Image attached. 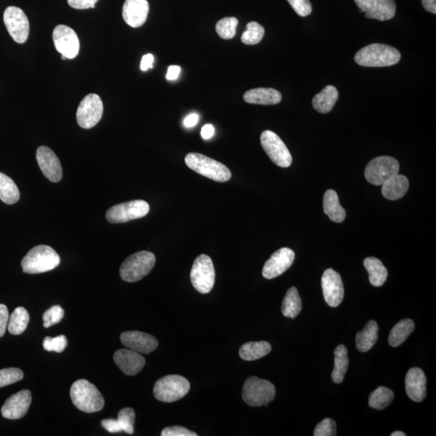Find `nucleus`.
Wrapping results in <instances>:
<instances>
[{"label":"nucleus","mask_w":436,"mask_h":436,"mask_svg":"<svg viewBox=\"0 0 436 436\" xmlns=\"http://www.w3.org/2000/svg\"><path fill=\"white\" fill-rule=\"evenodd\" d=\"M401 53L390 45L375 43L367 45L355 56L358 65L365 67H385L397 64L401 60Z\"/></svg>","instance_id":"f257e3e1"},{"label":"nucleus","mask_w":436,"mask_h":436,"mask_svg":"<svg viewBox=\"0 0 436 436\" xmlns=\"http://www.w3.org/2000/svg\"><path fill=\"white\" fill-rule=\"evenodd\" d=\"M60 262V256L52 247L39 245L23 258L21 267L25 274H39L56 269Z\"/></svg>","instance_id":"f03ea898"},{"label":"nucleus","mask_w":436,"mask_h":436,"mask_svg":"<svg viewBox=\"0 0 436 436\" xmlns=\"http://www.w3.org/2000/svg\"><path fill=\"white\" fill-rule=\"evenodd\" d=\"M71 398L75 407L85 413L101 411L104 407V399L101 392L88 380L75 381L71 388Z\"/></svg>","instance_id":"7ed1b4c3"},{"label":"nucleus","mask_w":436,"mask_h":436,"mask_svg":"<svg viewBox=\"0 0 436 436\" xmlns=\"http://www.w3.org/2000/svg\"><path fill=\"white\" fill-rule=\"evenodd\" d=\"M185 163L190 169L197 172L199 175L216 182L229 181L232 177L231 171L223 163L213 160L204 154L199 153H189L185 157Z\"/></svg>","instance_id":"20e7f679"},{"label":"nucleus","mask_w":436,"mask_h":436,"mask_svg":"<svg viewBox=\"0 0 436 436\" xmlns=\"http://www.w3.org/2000/svg\"><path fill=\"white\" fill-rule=\"evenodd\" d=\"M156 261L152 252L143 251L131 254L120 267L121 279L130 283L142 280L152 271Z\"/></svg>","instance_id":"39448f33"},{"label":"nucleus","mask_w":436,"mask_h":436,"mask_svg":"<svg viewBox=\"0 0 436 436\" xmlns=\"http://www.w3.org/2000/svg\"><path fill=\"white\" fill-rule=\"evenodd\" d=\"M242 395L243 401L249 406L267 407L275 398L276 388L269 380L251 376L245 381Z\"/></svg>","instance_id":"423d86ee"},{"label":"nucleus","mask_w":436,"mask_h":436,"mask_svg":"<svg viewBox=\"0 0 436 436\" xmlns=\"http://www.w3.org/2000/svg\"><path fill=\"white\" fill-rule=\"evenodd\" d=\"M189 381L180 375H168L156 381L154 395L158 401L174 402L189 392Z\"/></svg>","instance_id":"0eeeda50"},{"label":"nucleus","mask_w":436,"mask_h":436,"mask_svg":"<svg viewBox=\"0 0 436 436\" xmlns=\"http://www.w3.org/2000/svg\"><path fill=\"white\" fill-rule=\"evenodd\" d=\"M215 269L211 258L207 254L197 257L191 270L190 278L195 289L199 293H210L215 284Z\"/></svg>","instance_id":"6e6552de"},{"label":"nucleus","mask_w":436,"mask_h":436,"mask_svg":"<svg viewBox=\"0 0 436 436\" xmlns=\"http://www.w3.org/2000/svg\"><path fill=\"white\" fill-rule=\"evenodd\" d=\"M399 162L393 157L380 156L374 158L367 165L365 179L371 184L383 185L393 176L398 174Z\"/></svg>","instance_id":"1a4fd4ad"},{"label":"nucleus","mask_w":436,"mask_h":436,"mask_svg":"<svg viewBox=\"0 0 436 436\" xmlns=\"http://www.w3.org/2000/svg\"><path fill=\"white\" fill-rule=\"evenodd\" d=\"M149 211V206L147 202L135 199L113 206L107 211L106 218L110 223H125L147 216Z\"/></svg>","instance_id":"9d476101"},{"label":"nucleus","mask_w":436,"mask_h":436,"mask_svg":"<svg viewBox=\"0 0 436 436\" xmlns=\"http://www.w3.org/2000/svg\"><path fill=\"white\" fill-rule=\"evenodd\" d=\"M262 147L270 160L280 167L292 165L293 157L283 141L274 132L263 131L261 136Z\"/></svg>","instance_id":"9b49d317"},{"label":"nucleus","mask_w":436,"mask_h":436,"mask_svg":"<svg viewBox=\"0 0 436 436\" xmlns=\"http://www.w3.org/2000/svg\"><path fill=\"white\" fill-rule=\"evenodd\" d=\"M103 112L104 106L101 97L97 94H89L80 104L76 119L81 128L92 129L101 120Z\"/></svg>","instance_id":"f8f14e48"},{"label":"nucleus","mask_w":436,"mask_h":436,"mask_svg":"<svg viewBox=\"0 0 436 436\" xmlns=\"http://www.w3.org/2000/svg\"><path fill=\"white\" fill-rule=\"evenodd\" d=\"M3 21L9 34L16 43L23 44L26 42L29 34V22L21 8L8 7L3 13Z\"/></svg>","instance_id":"ddd939ff"},{"label":"nucleus","mask_w":436,"mask_h":436,"mask_svg":"<svg viewBox=\"0 0 436 436\" xmlns=\"http://www.w3.org/2000/svg\"><path fill=\"white\" fill-rule=\"evenodd\" d=\"M54 47L68 59H73L80 52V40L75 32L70 27L59 25L53 32Z\"/></svg>","instance_id":"4468645a"},{"label":"nucleus","mask_w":436,"mask_h":436,"mask_svg":"<svg viewBox=\"0 0 436 436\" xmlns=\"http://www.w3.org/2000/svg\"><path fill=\"white\" fill-rule=\"evenodd\" d=\"M360 12H365L367 19L380 21L393 19L396 14L395 0H354Z\"/></svg>","instance_id":"2eb2a0df"},{"label":"nucleus","mask_w":436,"mask_h":436,"mask_svg":"<svg viewBox=\"0 0 436 436\" xmlns=\"http://www.w3.org/2000/svg\"><path fill=\"white\" fill-rule=\"evenodd\" d=\"M322 288L327 305L338 307L343 302L344 288L341 276L333 269L324 271L322 277Z\"/></svg>","instance_id":"dca6fc26"},{"label":"nucleus","mask_w":436,"mask_h":436,"mask_svg":"<svg viewBox=\"0 0 436 436\" xmlns=\"http://www.w3.org/2000/svg\"><path fill=\"white\" fill-rule=\"evenodd\" d=\"M295 254L292 250L283 247L271 254L263 266L262 274L265 278L271 280L282 275L292 266Z\"/></svg>","instance_id":"f3484780"},{"label":"nucleus","mask_w":436,"mask_h":436,"mask_svg":"<svg viewBox=\"0 0 436 436\" xmlns=\"http://www.w3.org/2000/svg\"><path fill=\"white\" fill-rule=\"evenodd\" d=\"M36 160H38L40 171L49 180L57 183L62 178V168L60 160L56 153L47 147H40L36 151Z\"/></svg>","instance_id":"a211bd4d"},{"label":"nucleus","mask_w":436,"mask_h":436,"mask_svg":"<svg viewBox=\"0 0 436 436\" xmlns=\"http://www.w3.org/2000/svg\"><path fill=\"white\" fill-rule=\"evenodd\" d=\"M32 402V394L29 390L24 389L13 394L1 408V414L5 419L20 420L28 412Z\"/></svg>","instance_id":"6ab92c4d"},{"label":"nucleus","mask_w":436,"mask_h":436,"mask_svg":"<svg viewBox=\"0 0 436 436\" xmlns=\"http://www.w3.org/2000/svg\"><path fill=\"white\" fill-rule=\"evenodd\" d=\"M121 341L127 348L140 354L151 353L158 346L156 337L140 331H125L121 335Z\"/></svg>","instance_id":"aec40b11"},{"label":"nucleus","mask_w":436,"mask_h":436,"mask_svg":"<svg viewBox=\"0 0 436 436\" xmlns=\"http://www.w3.org/2000/svg\"><path fill=\"white\" fill-rule=\"evenodd\" d=\"M113 360L123 374L127 376L137 375L143 370L145 360L141 354L130 349H119L114 353Z\"/></svg>","instance_id":"412c9836"},{"label":"nucleus","mask_w":436,"mask_h":436,"mask_svg":"<svg viewBox=\"0 0 436 436\" xmlns=\"http://www.w3.org/2000/svg\"><path fill=\"white\" fill-rule=\"evenodd\" d=\"M149 9L147 0H125L122 16L127 25L138 28L147 21Z\"/></svg>","instance_id":"4be33fe9"},{"label":"nucleus","mask_w":436,"mask_h":436,"mask_svg":"<svg viewBox=\"0 0 436 436\" xmlns=\"http://www.w3.org/2000/svg\"><path fill=\"white\" fill-rule=\"evenodd\" d=\"M406 392L412 401L421 402L426 396V378L420 367H412L406 376Z\"/></svg>","instance_id":"5701e85b"},{"label":"nucleus","mask_w":436,"mask_h":436,"mask_svg":"<svg viewBox=\"0 0 436 436\" xmlns=\"http://www.w3.org/2000/svg\"><path fill=\"white\" fill-rule=\"evenodd\" d=\"M243 99L248 104L274 106L281 101L282 95L274 88H254L245 93Z\"/></svg>","instance_id":"b1692460"},{"label":"nucleus","mask_w":436,"mask_h":436,"mask_svg":"<svg viewBox=\"0 0 436 436\" xmlns=\"http://www.w3.org/2000/svg\"><path fill=\"white\" fill-rule=\"evenodd\" d=\"M409 180L405 175L397 174L381 185L383 197L389 201H397L405 196L409 189Z\"/></svg>","instance_id":"393cba45"},{"label":"nucleus","mask_w":436,"mask_h":436,"mask_svg":"<svg viewBox=\"0 0 436 436\" xmlns=\"http://www.w3.org/2000/svg\"><path fill=\"white\" fill-rule=\"evenodd\" d=\"M339 99V92L334 86H326V87L317 93L313 99L312 104L313 108L319 113L330 112L332 110Z\"/></svg>","instance_id":"a878e982"},{"label":"nucleus","mask_w":436,"mask_h":436,"mask_svg":"<svg viewBox=\"0 0 436 436\" xmlns=\"http://www.w3.org/2000/svg\"><path fill=\"white\" fill-rule=\"evenodd\" d=\"M324 210L331 221L343 222L346 218V211L339 203L337 193L332 189L327 190L324 197Z\"/></svg>","instance_id":"bb28decb"},{"label":"nucleus","mask_w":436,"mask_h":436,"mask_svg":"<svg viewBox=\"0 0 436 436\" xmlns=\"http://www.w3.org/2000/svg\"><path fill=\"white\" fill-rule=\"evenodd\" d=\"M379 327L375 321L367 322L362 331L356 336V348L361 352H366L374 346L378 339Z\"/></svg>","instance_id":"cd10ccee"},{"label":"nucleus","mask_w":436,"mask_h":436,"mask_svg":"<svg viewBox=\"0 0 436 436\" xmlns=\"http://www.w3.org/2000/svg\"><path fill=\"white\" fill-rule=\"evenodd\" d=\"M271 351V345L269 342H249L239 349V356L244 361H254L265 357Z\"/></svg>","instance_id":"c85d7f7f"},{"label":"nucleus","mask_w":436,"mask_h":436,"mask_svg":"<svg viewBox=\"0 0 436 436\" xmlns=\"http://www.w3.org/2000/svg\"><path fill=\"white\" fill-rule=\"evenodd\" d=\"M363 265L369 272L370 283L376 287L383 286L388 276V271L383 262L375 257H369L363 261Z\"/></svg>","instance_id":"c756f323"},{"label":"nucleus","mask_w":436,"mask_h":436,"mask_svg":"<svg viewBox=\"0 0 436 436\" xmlns=\"http://www.w3.org/2000/svg\"><path fill=\"white\" fill-rule=\"evenodd\" d=\"M335 367L331 378L335 383H343L348 369L349 360L348 349L344 345H339L335 350Z\"/></svg>","instance_id":"7c9ffc66"},{"label":"nucleus","mask_w":436,"mask_h":436,"mask_svg":"<svg viewBox=\"0 0 436 436\" xmlns=\"http://www.w3.org/2000/svg\"><path fill=\"white\" fill-rule=\"evenodd\" d=\"M415 330V324L411 319H403L393 326L389 334L390 346L396 348L402 344Z\"/></svg>","instance_id":"2f4dec72"},{"label":"nucleus","mask_w":436,"mask_h":436,"mask_svg":"<svg viewBox=\"0 0 436 436\" xmlns=\"http://www.w3.org/2000/svg\"><path fill=\"white\" fill-rule=\"evenodd\" d=\"M302 308V302L301 297H300L298 291L296 288H290L286 293L281 311L286 317L295 319Z\"/></svg>","instance_id":"473e14b6"},{"label":"nucleus","mask_w":436,"mask_h":436,"mask_svg":"<svg viewBox=\"0 0 436 436\" xmlns=\"http://www.w3.org/2000/svg\"><path fill=\"white\" fill-rule=\"evenodd\" d=\"M20 191L10 177L0 172V199L7 204L19 201Z\"/></svg>","instance_id":"72a5a7b5"},{"label":"nucleus","mask_w":436,"mask_h":436,"mask_svg":"<svg viewBox=\"0 0 436 436\" xmlns=\"http://www.w3.org/2000/svg\"><path fill=\"white\" fill-rule=\"evenodd\" d=\"M30 320L29 313L24 307H17L9 317L8 328L13 335H19L27 328Z\"/></svg>","instance_id":"f704fd0d"},{"label":"nucleus","mask_w":436,"mask_h":436,"mask_svg":"<svg viewBox=\"0 0 436 436\" xmlns=\"http://www.w3.org/2000/svg\"><path fill=\"white\" fill-rule=\"evenodd\" d=\"M394 393L391 389L380 386L372 392L369 398V405L376 410H384L391 404Z\"/></svg>","instance_id":"c9c22d12"},{"label":"nucleus","mask_w":436,"mask_h":436,"mask_svg":"<svg viewBox=\"0 0 436 436\" xmlns=\"http://www.w3.org/2000/svg\"><path fill=\"white\" fill-rule=\"evenodd\" d=\"M265 30L257 22H250L247 25V30L242 36V43L245 45H253L260 43L265 36Z\"/></svg>","instance_id":"e433bc0d"},{"label":"nucleus","mask_w":436,"mask_h":436,"mask_svg":"<svg viewBox=\"0 0 436 436\" xmlns=\"http://www.w3.org/2000/svg\"><path fill=\"white\" fill-rule=\"evenodd\" d=\"M239 21L235 17H226L218 21L216 25V32L222 39L229 40L234 38L236 28Z\"/></svg>","instance_id":"4c0bfd02"},{"label":"nucleus","mask_w":436,"mask_h":436,"mask_svg":"<svg viewBox=\"0 0 436 436\" xmlns=\"http://www.w3.org/2000/svg\"><path fill=\"white\" fill-rule=\"evenodd\" d=\"M118 422L121 426L122 431H125L127 434H134V420L135 412L132 408L126 407L122 409L118 413Z\"/></svg>","instance_id":"58836bf2"},{"label":"nucleus","mask_w":436,"mask_h":436,"mask_svg":"<svg viewBox=\"0 0 436 436\" xmlns=\"http://www.w3.org/2000/svg\"><path fill=\"white\" fill-rule=\"evenodd\" d=\"M24 378V372L17 367L0 370V388L18 383Z\"/></svg>","instance_id":"ea45409f"},{"label":"nucleus","mask_w":436,"mask_h":436,"mask_svg":"<svg viewBox=\"0 0 436 436\" xmlns=\"http://www.w3.org/2000/svg\"><path fill=\"white\" fill-rule=\"evenodd\" d=\"M64 317V311L60 306H53L44 313L43 326L45 328H49L53 325L59 324Z\"/></svg>","instance_id":"a19ab883"},{"label":"nucleus","mask_w":436,"mask_h":436,"mask_svg":"<svg viewBox=\"0 0 436 436\" xmlns=\"http://www.w3.org/2000/svg\"><path fill=\"white\" fill-rule=\"evenodd\" d=\"M67 339L65 335H59L56 338L45 337L43 348L45 351L62 353L67 347Z\"/></svg>","instance_id":"79ce46f5"},{"label":"nucleus","mask_w":436,"mask_h":436,"mask_svg":"<svg viewBox=\"0 0 436 436\" xmlns=\"http://www.w3.org/2000/svg\"><path fill=\"white\" fill-rule=\"evenodd\" d=\"M337 433L336 424L333 420L325 419L317 425L313 435L315 436H335Z\"/></svg>","instance_id":"37998d69"},{"label":"nucleus","mask_w":436,"mask_h":436,"mask_svg":"<svg viewBox=\"0 0 436 436\" xmlns=\"http://www.w3.org/2000/svg\"><path fill=\"white\" fill-rule=\"evenodd\" d=\"M291 7L302 17H306L312 13V5L310 0H287Z\"/></svg>","instance_id":"c03bdc74"},{"label":"nucleus","mask_w":436,"mask_h":436,"mask_svg":"<svg viewBox=\"0 0 436 436\" xmlns=\"http://www.w3.org/2000/svg\"><path fill=\"white\" fill-rule=\"evenodd\" d=\"M162 436H197V434L194 431H190L184 426H168L163 429L161 433Z\"/></svg>","instance_id":"a18cd8bd"},{"label":"nucleus","mask_w":436,"mask_h":436,"mask_svg":"<svg viewBox=\"0 0 436 436\" xmlns=\"http://www.w3.org/2000/svg\"><path fill=\"white\" fill-rule=\"evenodd\" d=\"M98 0H67L68 4L75 9L84 10V9L95 8Z\"/></svg>","instance_id":"49530a36"},{"label":"nucleus","mask_w":436,"mask_h":436,"mask_svg":"<svg viewBox=\"0 0 436 436\" xmlns=\"http://www.w3.org/2000/svg\"><path fill=\"white\" fill-rule=\"evenodd\" d=\"M9 320V313L8 307L3 304H0V338L3 337L6 332Z\"/></svg>","instance_id":"de8ad7c7"},{"label":"nucleus","mask_w":436,"mask_h":436,"mask_svg":"<svg viewBox=\"0 0 436 436\" xmlns=\"http://www.w3.org/2000/svg\"><path fill=\"white\" fill-rule=\"evenodd\" d=\"M101 425L104 429L110 433H119L122 431L119 422L117 420H104L101 422Z\"/></svg>","instance_id":"09e8293b"},{"label":"nucleus","mask_w":436,"mask_h":436,"mask_svg":"<svg viewBox=\"0 0 436 436\" xmlns=\"http://www.w3.org/2000/svg\"><path fill=\"white\" fill-rule=\"evenodd\" d=\"M154 58L151 53L145 54L142 58L141 62V70L143 71H147L149 69L153 68Z\"/></svg>","instance_id":"8fccbe9b"},{"label":"nucleus","mask_w":436,"mask_h":436,"mask_svg":"<svg viewBox=\"0 0 436 436\" xmlns=\"http://www.w3.org/2000/svg\"><path fill=\"white\" fill-rule=\"evenodd\" d=\"M181 68L178 66H170L168 67L166 78L169 81H174L178 79L180 74Z\"/></svg>","instance_id":"3c124183"},{"label":"nucleus","mask_w":436,"mask_h":436,"mask_svg":"<svg viewBox=\"0 0 436 436\" xmlns=\"http://www.w3.org/2000/svg\"><path fill=\"white\" fill-rule=\"evenodd\" d=\"M215 127H213L210 124H208L203 126L202 129L201 134L202 137L204 140H208L213 138V136L215 135Z\"/></svg>","instance_id":"603ef678"},{"label":"nucleus","mask_w":436,"mask_h":436,"mask_svg":"<svg viewBox=\"0 0 436 436\" xmlns=\"http://www.w3.org/2000/svg\"><path fill=\"white\" fill-rule=\"evenodd\" d=\"M199 116L196 113H192L185 118L184 125L187 128H192L198 123Z\"/></svg>","instance_id":"864d4df0"},{"label":"nucleus","mask_w":436,"mask_h":436,"mask_svg":"<svg viewBox=\"0 0 436 436\" xmlns=\"http://www.w3.org/2000/svg\"><path fill=\"white\" fill-rule=\"evenodd\" d=\"M422 3L426 11L436 14V0H422Z\"/></svg>","instance_id":"5fc2aeb1"},{"label":"nucleus","mask_w":436,"mask_h":436,"mask_svg":"<svg viewBox=\"0 0 436 436\" xmlns=\"http://www.w3.org/2000/svg\"><path fill=\"white\" fill-rule=\"evenodd\" d=\"M406 435H407L402 433V431H394V433L391 434V436H406Z\"/></svg>","instance_id":"6e6d98bb"}]
</instances>
